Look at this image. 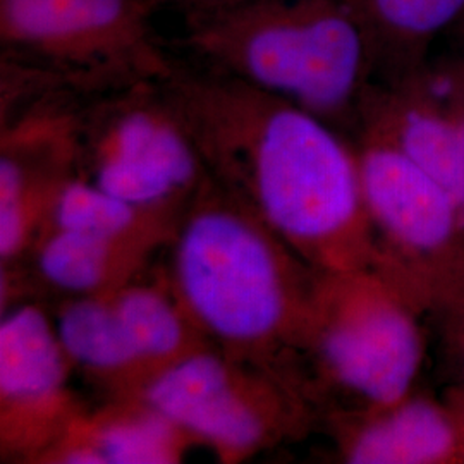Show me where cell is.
Masks as SVG:
<instances>
[{
    "mask_svg": "<svg viewBox=\"0 0 464 464\" xmlns=\"http://www.w3.org/2000/svg\"><path fill=\"white\" fill-rule=\"evenodd\" d=\"M179 276L195 312L226 337H260L281 318L274 258L264 239L234 217L208 214L188 227Z\"/></svg>",
    "mask_w": 464,
    "mask_h": 464,
    "instance_id": "3",
    "label": "cell"
},
{
    "mask_svg": "<svg viewBox=\"0 0 464 464\" xmlns=\"http://www.w3.org/2000/svg\"><path fill=\"white\" fill-rule=\"evenodd\" d=\"M360 179L382 226L408 246L437 248L450 236L458 203L396 145L368 150Z\"/></svg>",
    "mask_w": 464,
    "mask_h": 464,
    "instance_id": "6",
    "label": "cell"
},
{
    "mask_svg": "<svg viewBox=\"0 0 464 464\" xmlns=\"http://www.w3.org/2000/svg\"><path fill=\"white\" fill-rule=\"evenodd\" d=\"M114 310L134 356L167 354L181 341L178 316L164 299L153 293H128Z\"/></svg>",
    "mask_w": 464,
    "mask_h": 464,
    "instance_id": "13",
    "label": "cell"
},
{
    "mask_svg": "<svg viewBox=\"0 0 464 464\" xmlns=\"http://www.w3.org/2000/svg\"><path fill=\"white\" fill-rule=\"evenodd\" d=\"M105 463L159 464L172 461V433L164 420L149 418L116 425L102 435Z\"/></svg>",
    "mask_w": 464,
    "mask_h": 464,
    "instance_id": "16",
    "label": "cell"
},
{
    "mask_svg": "<svg viewBox=\"0 0 464 464\" xmlns=\"http://www.w3.org/2000/svg\"><path fill=\"white\" fill-rule=\"evenodd\" d=\"M59 337L67 353L86 365L112 368L136 358L116 310L99 303L84 301L66 310Z\"/></svg>",
    "mask_w": 464,
    "mask_h": 464,
    "instance_id": "12",
    "label": "cell"
},
{
    "mask_svg": "<svg viewBox=\"0 0 464 464\" xmlns=\"http://www.w3.org/2000/svg\"><path fill=\"white\" fill-rule=\"evenodd\" d=\"M149 396L166 420L217 444L243 449L260 439L258 418L232 392L224 366L210 356L172 366L151 385Z\"/></svg>",
    "mask_w": 464,
    "mask_h": 464,
    "instance_id": "7",
    "label": "cell"
},
{
    "mask_svg": "<svg viewBox=\"0 0 464 464\" xmlns=\"http://www.w3.org/2000/svg\"><path fill=\"white\" fill-rule=\"evenodd\" d=\"M178 44L312 114L344 107L375 57L348 0H243L184 14Z\"/></svg>",
    "mask_w": 464,
    "mask_h": 464,
    "instance_id": "1",
    "label": "cell"
},
{
    "mask_svg": "<svg viewBox=\"0 0 464 464\" xmlns=\"http://www.w3.org/2000/svg\"><path fill=\"white\" fill-rule=\"evenodd\" d=\"M379 50L415 49L429 44L461 14L464 0H348Z\"/></svg>",
    "mask_w": 464,
    "mask_h": 464,
    "instance_id": "10",
    "label": "cell"
},
{
    "mask_svg": "<svg viewBox=\"0 0 464 464\" xmlns=\"http://www.w3.org/2000/svg\"><path fill=\"white\" fill-rule=\"evenodd\" d=\"M21 167L11 157L0 160V251L4 256L16 251L23 237V217L19 210Z\"/></svg>",
    "mask_w": 464,
    "mask_h": 464,
    "instance_id": "17",
    "label": "cell"
},
{
    "mask_svg": "<svg viewBox=\"0 0 464 464\" xmlns=\"http://www.w3.org/2000/svg\"><path fill=\"white\" fill-rule=\"evenodd\" d=\"M396 147L464 208V114L449 119L410 109L401 117Z\"/></svg>",
    "mask_w": 464,
    "mask_h": 464,
    "instance_id": "11",
    "label": "cell"
},
{
    "mask_svg": "<svg viewBox=\"0 0 464 464\" xmlns=\"http://www.w3.org/2000/svg\"><path fill=\"white\" fill-rule=\"evenodd\" d=\"M195 172L191 136L160 109L126 107L102 136L99 188L130 205L160 198Z\"/></svg>",
    "mask_w": 464,
    "mask_h": 464,
    "instance_id": "4",
    "label": "cell"
},
{
    "mask_svg": "<svg viewBox=\"0 0 464 464\" xmlns=\"http://www.w3.org/2000/svg\"><path fill=\"white\" fill-rule=\"evenodd\" d=\"M153 0H0L4 64L71 76L169 78Z\"/></svg>",
    "mask_w": 464,
    "mask_h": 464,
    "instance_id": "2",
    "label": "cell"
},
{
    "mask_svg": "<svg viewBox=\"0 0 464 464\" xmlns=\"http://www.w3.org/2000/svg\"><path fill=\"white\" fill-rule=\"evenodd\" d=\"M337 377L377 402L404 396L420 363V339L398 308L373 303L344 316L325 339Z\"/></svg>",
    "mask_w": 464,
    "mask_h": 464,
    "instance_id": "5",
    "label": "cell"
},
{
    "mask_svg": "<svg viewBox=\"0 0 464 464\" xmlns=\"http://www.w3.org/2000/svg\"><path fill=\"white\" fill-rule=\"evenodd\" d=\"M236 2L243 0H153L157 7H176L183 14H191V13H201V11H210V9H218L224 5H231Z\"/></svg>",
    "mask_w": 464,
    "mask_h": 464,
    "instance_id": "18",
    "label": "cell"
},
{
    "mask_svg": "<svg viewBox=\"0 0 464 464\" xmlns=\"http://www.w3.org/2000/svg\"><path fill=\"white\" fill-rule=\"evenodd\" d=\"M454 444L448 418L427 402H413L366 430L351 452L358 464L435 463Z\"/></svg>",
    "mask_w": 464,
    "mask_h": 464,
    "instance_id": "9",
    "label": "cell"
},
{
    "mask_svg": "<svg viewBox=\"0 0 464 464\" xmlns=\"http://www.w3.org/2000/svg\"><path fill=\"white\" fill-rule=\"evenodd\" d=\"M105 256L107 239L63 229L44 249L42 270L57 285L83 291L100 281Z\"/></svg>",
    "mask_w": 464,
    "mask_h": 464,
    "instance_id": "14",
    "label": "cell"
},
{
    "mask_svg": "<svg viewBox=\"0 0 464 464\" xmlns=\"http://www.w3.org/2000/svg\"><path fill=\"white\" fill-rule=\"evenodd\" d=\"M67 461H71V463H105V458L102 456V452H95V450H78V452L71 454V458Z\"/></svg>",
    "mask_w": 464,
    "mask_h": 464,
    "instance_id": "19",
    "label": "cell"
},
{
    "mask_svg": "<svg viewBox=\"0 0 464 464\" xmlns=\"http://www.w3.org/2000/svg\"><path fill=\"white\" fill-rule=\"evenodd\" d=\"M130 203L116 198L102 188L84 184L69 186L57 208L63 229L83 232L109 239L130 226L133 212Z\"/></svg>",
    "mask_w": 464,
    "mask_h": 464,
    "instance_id": "15",
    "label": "cell"
},
{
    "mask_svg": "<svg viewBox=\"0 0 464 464\" xmlns=\"http://www.w3.org/2000/svg\"><path fill=\"white\" fill-rule=\"evenodd\" d=\"M63 375V354L45 316L34 308H24L2 322L0 389L4 396H47L57 389Z\"/></svg>",
    "mask_w": 464,
    "mask_h": 464,
    "instance_id": "8",
    "label": "cell"
}]
</instances>
